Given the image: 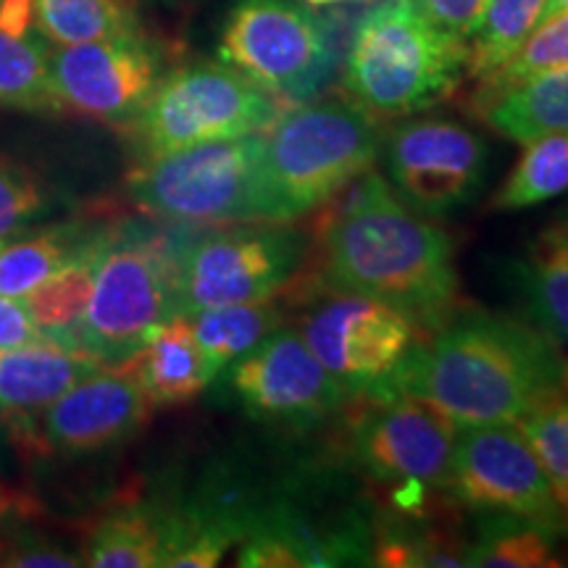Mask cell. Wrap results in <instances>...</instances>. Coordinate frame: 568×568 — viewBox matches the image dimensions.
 I'll use <instances>...</instances> for the list:
<instances>
[{
	"label": "cell",
	"instance_id": "cell-37",
	"mask_svg": "<svg viewBox=\"0 0 568 568\" xmlns=\"http://www.w3.org/2000/svg\"><path fill=\"white\" fill-rule=\"evenodd\" d=\"M11 506H17V495L0 481V518H3V514H9Z\"/></svg>",
	"mask_w": 568,
	"mask_h": 568
},
{
	"label": "cell",
	"instance_id": "cell-40",
	"mask_svg": "<svg viewBox=\"0 0 568 568\" xmlns=\"http://www.w3.org/2000/svg\"><path fill=\"white\" fill-rule=\"evenodd\" d=\"M3 552H6V537L0 535V558H3Z\"/></svg>",
	"mask_w": 568,
	"mask_h": 568
},
{
	"label": "cell",
	"instance_id": "cell-6",
	"mask_svg": "<svg viewBox=\"0 0 568 568\" xmlns=\"http://www.w3.org/2000/svg\"><path fill=\"white\" fill-rule=\"evenodd\" d=\"M261 155L264 132L142 159L126 182L130 197L172 226L268 224Z\"/></svg>",
	"mask_w": 568,
	"mask_h": 568
},
{
	"label": "cell",
	"instance_id": "cell-25",
	"mask_svg": "<svg viewBox=\"0 0 568 568\" xmlns=\"http://www.w3.org/2000/svg\"><path fill=\"white\" fill-rule=\"evenodd\" d=\"M32 21L55 48L142 32L130 0H32Z\"/></svg>",
	"mask_w": 568,
	"mask_h": 568
},
{
	"label": "cell",
	"instance_id": "cell-10",
	"mask_svg": "<svg viewBox=\"0 0 568 568\" xmlns=\"http://www.w3.org/2000/svg\"><path fill=\"white\" fill-rule=\"evenodd\" d=\"M301 335L345 397L372 395L406 361L422 332L395 305L326 290L301 318Z\"/></svg>",
	"mask_w": 568,
	"mask_h": 568
},
{
	"label": "cell",
	"instance_id": "cell-32",
	"mask_svg": "<svg viewBox=\"0 0 568 568\" xmlns=\"http://www.w3.org/2000/svg\"><path fill=\"white\" fill-rule=\"evenodd\" d=\"M568 69V11L539 21L535 32L524 40L506 67H500L493 77L481 80V88H500L542 71Z\"/></svg>",
	"mask_w": 568,
	"mask_h": 568
},
{
	"label": "cell",
	"instance_id": "cell-28",
	"mask_svg": "<svg viewBox=\"0 0 568 568\" xmlns=\"http://www.w3.org/2000/svg\"><path fill=\"white\" fill-rule=\"evenodd\" d=\"M568 190V132L524 142L521 159L493 197L495 211L535 209Z\"/></svg>",
	"mask_w": 568,
	"mask_h": 568
},
{
	"label": "cell",
	"instance_id": "cell-35",
	"mask_svg": "<svg viewBox=\"0 0 568 568\" xmlns=\"http://www.w3.org/2000/svg\"><path fill=\"white\" fill-rule=\"evenodd\" d=\"M414 3L443 30L468 40L481 19L487 0H414Z\"/></svg>",
	"mask_w": 568,
	"mask_h": 568
},
{
	"label": "cell",
	"instance_id": "cell-39",
	"mask_svg": "<svg viewBox=\"0 0 568 568\" xmlns=\"http://www.w3.org/2000/svg\"><path fill=\"white\" fill-rule=\"evenodd\" d=\"M303 3H308V6H335V3H343V0H303Z\"/></svg>",
	"mask_w": 568,
	"mask_h": 568
},
{
	"label": "cell",
	"instance_id": "cell-13",
	"mask_svg": "<svg viewBox=\"0 0 568 568\" xmlns=\"http://www.w3.org/2000/svg\"><path fill=\"white\" fill-rule=\"evenodd\" d=\"M351 426V453L366 477L379 485L447 489L460 426L410 395H358Z\"/></svg>",
	"mask_w": 568,
	"mask_h": 568
},
{
	"label": "cell",
	"instance_id": "cell-14",
	"mask_svg": "<svg viewBox=\"0 0 568 568\" xmlns=\"http://www.w3.org/2000/svg\"><path fill=\"white\" fill-rule=\"evenodd\" d=\"M163 77V53L145 32L67 45L51 53L55 113L132 124Z\"/></svg>",
	"mask_w": 568,
	"mask_h": 568
},
{
	"label": "cell",
	"instance_id": "cell-33",
	"mask_svg": "<svg viewBox=\"0 0 568 568\" xmlns=\"http://www.w3.org/2000/svg\"><path fill=\"white\" fill-rule=\"evenodd\" d=\"M45 205L48 193L40 176L24 163L0 155V240L30 224Z\"/></svg>",
	"mask_w": 568,
	"mask_h": 568
},
{
	"label": "cell",
	"instance_id": "cell-41",
	"mask_svg": "<svg viewBox=\"0 0 568 568\" xmlns=\"http://www.w3.org/2000/svg\"><path fill=\"white\" fill-rule=\"evenodd\" d=\"M0 353H3V351H0Z\"/></svg>",
	"mask_w": 568,
	"mask_h": 568
},
{
	"label": "cell",
	"instance_id": "cell-8",
	"mask_svg": "<svg viewBox=\"0 0 568 568\" xmlns=\"http://www.w3.org/2000/svg\"><path fill=\"white\" fill-rule=\"evenodd\" d=\"M287 105L226 63H190L163 74L132 119L142 159L201 142L264 132Z\"/></svg>",
	"mask_w": 568,
	"mask_h": 568
},
{
	"label": "cell",
	"instance_id": "cell-26",
	"mask_svg": "<svg viewBox=\"0 0 568 568\" xmlns=\"http://www.w3.org/2000/svg\"><path fill=\"white\" fill-rule=\"evenodd\" d=\"M560 531L518 516H479L477 537L466 548V566L550 568L560 566Z\"/></svg>",
	"mask_w": 568,
	"mask_h": 568
},
{
	"label": "cell",
	"instance_id": "cell-3",
	"mask_svg": "<svg viewBox=\"0 0 568 568\" xmlns=\"http://www.w3.org/2000/svg\"><path fill=\"white\" fill-rule=\"evenodd\" d=\"M466 74V40L443 30L414 0H379L355 21L345 90L368 116H410L453 95Z\"/></svg>",
	"mask_w": 568,
	"mask_h": 568
},
{
	"label": "cell",
	"instance_id": "cell-2",
	"mask_svg": "<svg viewBox=\"0 0 568 568\" xmlns=\"http://www.w3.org/2000/svg\"><path fill=\"white\" fill-rule=\"evenodd\" d=\"M568 355L537 326L495 314L447 318L372 395H410L460 426L516 424L556 393Z\"/></svg>",
	"mask_w": 568,
	"mask_h": 568
},
{
	"label": "cell",
	"instance_id": "cell-38",
	"mask_svg": "<svg viewBox=\"0 0 568 568\" xmlns=\"http://www.w3.org/2000/svg\"><path fill=\"white\" fill-rule=\"evenodd\" d=\"M568 11V0H545V9H542V21L556 17V13Z\"/></svg>",
	"mask_w": 568,
	"mask_h": 568
},
{
	"label": "cell",
	"instance_id": "cell-9",
	"mask_svg": "<svg viewBox=\"0 0 568 568\" xmlns=\"http://www.w3.org/2000/svg\"><path fill=\"white\" fill-rule=\"evenodd\" d=\"M305 251L303 234L284 224H237L201 237L184 234L176 272L180 316L276 295L301 274Z\"/></svg>",
	"mask_w": 568,
	"mask_h": 568
},
{
	"label": "cell",
	"instance_id": "cell-22",
	"mask_svg": "<svg viewBox=\"0 0 568 568\" xmlns=\"http://www.w3.org/2000/svg\"><path fill=\"white\" fill-rule=\"evenodd\" d=\"M103 245V226L90 230L82 237V243L74 247L63 264L48 274L38 287L21 297L27 314L45 337L61 339V343L80 345L82 316L88 311L92 282H95L98 255H101Z\"/></svg>",
	"mask_w": 568,
	"mask_h": 568
},
{
	"label": "cell",
	"instance_id": "cell-4",
	"mask_svg": "<svg viewBox=\"0 0 568 568\" xmlns=\"http://www.w3.org/2000/svg\"><path fill=\"white\" fill-rule=\"evenodd\" d=\"M382 138L374 116L353 103L287 105L264 130V201L268 224L308 216L374 166Z\"/></svg>",
	"mask_w": 568,
	"mask_h": 568
},
{
	"label": "cell",
	"instance_id": "cell-30",
	"mask_svg": "<svg viewBox=\"0 0 568 568\" xmlns=\"http://www.w3.org/2000/svg\"><path fill=\"white\" fill-rule=\"evenodd\" d=\"M84 234L77 224H67L0 245V295L24 297L74 253Z\"/></svg>",
	"mask_w": 568,
	"mask_h": 568
},
{
	"label": "cell",
	"instance_id": "cell-23",
	"mask_svg": "<svg viewBox=\"0 0 568 568\" xmlns=\"http://www.w3.org/2000/svg\"><path fill=\"white\" fill-rule=\"evenodd\" d=\"M197 345H201L203 366L213 382L224 374L234 361L253 351L255 345L276 332L284 322V308L276 295L251 303L213 305L190 316Z\"/></svg>",
	"mask_w": 568,
	"mask_h": 568
},
{
	"label": "cell",
	"instance_id": "cell-27",
	"mask_svg": "<svg viewBox=\"0 0 568 568\" xmlns=\"http://www.w3.org/2000/svg\"><path fill=\"white\" fill-rule=\"evenodd\" d=\"M542 9L545 0H487L466 40V74L481 82L506 67L542 21Z\"/></svg>",
	"mask_w": 568,
	"mask_h": 568
},
{
	"label": "cell",
	"instance_id": "cell-24",
	"mask_svg": "<svg viewBox=\"0 0 568 568\" xmlns=\"http://www.w3.org/2000/svg\"><path fill=\"white\" fill-rule=\"evenodd\" d=\"M166 548L169 508L124 506L98 521L82 556L92 568H159Z\"/></svg>",
	"mask_w": 568,
	"mask_h": 568
},
{
	"label": "cell",
	"instance_id": "cell-34",
	"mask_svg": "<svg viewBox=\"0 0 568 568\" xmlns=\"http://www.w3.org/2000/svg\"><path fill=\"white\" fill-rule=\"evenodd\" d=\"M0 566L9 568H74L84 566L80 552L59 548L42 537H6V552Z\"/></svg>",
	"mask_w": 568,
	"mask_h": 568
},
{
	"label": "cell",
	"instance_id": "cell-1",
	"mask_svg": "<svg viewBox=\"0 0 568 568\" xmlns=\"http://www.w3.org/2000/svg\"><path fill=\"white\" fill-rule=\"evenodd\" d=\"M316 224L318 282L395 305L418 332L439 329L458 297L453 243L368 169L324 203Z\"/></svg>",
	"mask_w": 568,
	"mask_h": 568
},
{
	"label": "cell",
	"instance_id": "cell-12",
	"mask_svg": "<svg viewBox=\"0 0 568 568\" xmlns=\"http://www.w3.org/2000/svg\"><path fill=\"white\" fill-rule=\"evenodd\" d=\"M447 489L477 516H518L568 531L548 474L516 424L464 426Z\"/></svg>",
	"mask_w": 568,
	"mask_h": 568
},
{
	"label": "cell",
	"instance_id": "cell-18",
	"mask_svg": "<svg viewBox=\"0 0 568 568\" xmlns=\"http://www.w3.org/2000/svg\"><path fill=\"white\" fill-rule=\"evenodd\" d=\"M101 366L82 345L53 337L0 353V422L21 453H40V418Z\"/></svg>",
	"mask_w": 568,
	"mask_h": 568
},
{
	"label": "cell",
	"instance_id": "cell-16",
	"mask_svg": "<svg viewBox=\"0 0 568 568\" xmlns=\"http://www.w3.org/2000/svg\"><path fill=\"white\" fill-rule=\"evenodd\" d=\"M151 410L132 361L101 366L40 418V456L84 458L111 450L138 435Z\"/></svg>",
	"mask_w": 568,
	"mask_h": 568
},
{
	"label": "cell",
	"instance_id": "cell-19",
	"mask_svg": "<svg viewBox=\"0 0 568 568\" xmlns=\"http://www.w3.org/2000/svg\"><path fill=\"white\" fill-rule=\"evenodd\" d=\"M477 111L489 130L521 145L568 132V69L542 71L500 88H479Z\"/></svg>",
	"mask_w": 568,
	"mask_h": 568
},
{
	"label": "cell",
	"instance_id": "cell-7",
	"mask_svg": "<svg viewBox=\"0 0 568 568\" xmlns=\"http://www.w3.org/2000/svg\"><path fill=\"white\" fill-rule=\"evenodd\" d=\"M219 59L284 105L308 103L339 69L337 21L303 0H234Z\"/></svg>",
	"mask_w": 568,
	"mask_h": 568
},
{
	"label": "cell",
	"instance_id": "cell-5",
	"mask_svg": "<svg viewBox=\"0 0 568 568\" xmlns=\"http://www.w3.org/2000/svg\"><path fill=\"white\" fill-rule=\"evenodd\" d=\"M184 234L151 224L103 226L95 282L84 311L80 345L103 366L130 361L153 329L180 316V251Z\"/></svg>",
	"mask_w": 568,
	"mask_h": 568
},
{
	"label": "cell",
	"instance_id": "cell-11",
	"mask_svg": "<svg viewBox=\"0 0 568 568\" xmlns=\"http://www.w3.org/2000/svg\"><path fill=\"white\" fill-rule=\"evenodd\" d=\"M379 153L393 193L426 219L466 209L485 187L487 142L456 119H406L387 132Z\"/></svg>",
	"mask_w": 568,
	"mask_h": 568
},
{
	"label": "cell",
	"instance_id": "cell-17",
	"mask_svg": "<svg viewBox=\"0 0 568 568\" xmlns=\"http://www.w3.org/2000/svg\"><path fill=\"white\" fill-rule=\"evenodd\" d=\"M240 568L372 566V524L358 514L318 524L293 497L253 506L237 550Z\"/></svg>",
	"mask_w": 568,
	"mask_h": 568
},
{
	"label": "cell",
	"instance_id": "cell-21",
	"mask_svg": "<svg viewBox=\"0 0 568 568\" xmlns=\"http://www.w3.org/2000/svg\"><path fill=\"white\" fill-rule=\"evenodd\" d=\"M510 276L537 329L568 355V216L537 234Z\"/></svg>",
	"mask_w": 568,
	"mask_h": 568
},
{
	"label": "cell",
	"instance_id": "cell-31",
	"mask_svg": "<svg viewBox=\"0 0 568 568\" xmlns=\"http://www.w3.org/2000/svg\"><path fill=\"white\" fill-rule=\"evenodd\" d=\"M548 474L568 527V372L556 393L516 422Z\"/></svg>",
	"mask_w": 568,
	"mask_h": 568
},
{
	"label": "cell",
	"instance_id": "cell-15",
	"mask_svg": "<svg viewBox=\"0 0 568 568\" xmlns=\"http://www.w3.org/2000/svg\"><path fill=\"white\" fill-rule=\"evenodd\" d=\"M230 387L255 422L290 429L322 424L347 400L301 332L282 326L234 361Z\"/></svg>",
	"mask_w": 568,
	"mask_h": 568
},
{
	"label": "cell",
	"instance_id": "cell-36",
	"mask_svg": "<svg viewBox=\"0 0 568 568\" xmlns=\"http://www.w3.org/2000/svg\"><path fill=\"white\" fill-rule=\"evenodd\" d=\"M40 337L45 335L34 326L24 303H19L17 297L0 295V351H17Z\"/></svg>",
	"mask_w": 568,
	"mask_h": 568
},
{
	"label": "cell",
	"instance_id": "cell-29",
	"mask_svg": "<svg viewBox=\"0 0 568 568\" xmlns=\"http://www.w3.org/2000/svg\"><path fill=\"white\" fill-rule=\"evenodd\" d=\"M0 109L55 113L51 51L38 34L0 30Z\"/></svg>",
	"mask_w": 568,
	"mask_h": 568
},
{
	"label": "cell",
	"instance_id": "cell-20",
	"mask_svg": "<svg viewBox=\"0 0 568 568\" xmlns=\"http://www.w3.org/2000/svg\"><path fill=\"white\" fill-rule=\"evenodd\" d=\"M130 361L153 410L184 406L211 385L190 316H172L155 326Z\"/></svg>",
	"mask_w": 568,
	"mask_h": 568
}]
</instances>
